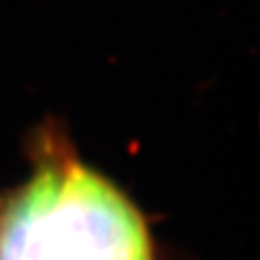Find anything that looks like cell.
<instances>
[{
    "label": "cell",
    "instance_id": "1",
    "mask_svg": "<svg viewBox=\"0 0 260 260\" xmlns=\"http://www.w3.org/2000/svg\"><path fill=\"white\" fill-rule=\"evenodd\" d=\"M0 260H156L138 207L59 140L0 194Z\"/></svg>",
    "mask_w": 260,
    "mask_h": 260
}]
</instances>
